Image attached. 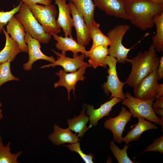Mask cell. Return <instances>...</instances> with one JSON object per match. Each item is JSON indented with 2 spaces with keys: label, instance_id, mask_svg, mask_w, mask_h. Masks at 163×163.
Here are the masks:
<instances>
[{
  "label": "cell",
  "instance_id": "27",
  "mask_svg": "<svg viewBox=\"0 0 163 163\" xmlns=\"http://www.w3.org/2000/svg\"><path fill=\"white\" fill-rule=\"evenodd\" d=\"M11 144V142H9L5 146L3 143L2 138L0 136V163H20L17 160L22 152L20 151L16 153H11L10 147Z\"/></svg>",
  "mask_w": 163,
  "mask_h": 163
},
{
  "label": "cell",
  "instance_id": "8",
  "mask_svg": "<svg viewBox=\"0 0 163 163\" xmlns=\"http://www.w3.org/2000/svg\"><path fill=\"white\" fill-rule=\"evenodd\" d=\"M132 114L124 106L121 108V110L117 116L107 119L104 123V127L110 130L112 133L113 140L120 144L123 141L122 134L125 131V127L130 121Z\"/></svg>",
  "mask_w": 163,
  "mask_h": 163
},
{
  "label": "cell",
  "instance_id": "38",
  "mask_svg": "<svg viewBox=\"0 0 163 163\" xmlns=\"http://www.w3.org/2000/svg\"><path fill=\"white\" fill-rule=\"evenodd\" d=\"M151 2L160 4H163V0H147Z\"/></svg>",
  "mask_w": 163,
  "mask_h": 163
},
{
  "label": "cell",
  "instance_id": "13",
  "mask_svg": "<svg viewBox=\"0 0 163 163\" xmlns=\"http://www.w3.org/2000/svg\"><path fill=\"white\" fill-rule=\"evenodd\" d=\"M126 0H93L95 6L108 15L128 20L126 10Z\"/></svg>",
  "mask_w": 163,
  "mask_h": 163
},
{
  "label": "cell",
  "instance_id": "18",
  "mask_svg": "<svg viewBox=\"0 0 163 163\" xmlns=\"http://www.w3.org/2000/svg\"><path fill=\"white\" fill-rule=\"evenodd\" d=\"M6 31L17 42L22 51L28 52V46L25 41L26 32L22 24L13 16L8 22Z\"/></svg>",
  "mask_w": 163,
  "mask_h": 163
},
{
  "label": "cell",
  "instance_id": "7",
  "mask_svg": "<svg viewBox=\"0 0 163 163\" xmlns=\"http://www.w3.org/2000/svg\"><path fill=\"white\" fill-rule=\"evenodd\" d=\"M117 62L115 57L110 55L106 57L105 63L109 67L107 71L108 75L107 81L103 85L102 88L107 95L111 93L110 98L115 97L123 100L125 99V96L123 92V87L126 83L121 82L118 78L116 70Z\"/></svg>",
  "mask_w": 163,
  "mask_h": 163
},
{
  "label": "cell",
  "instance_id": "12",
  "mask_svg": "<svg viewBox=\"0 0 163 163\" xmlns=\"http://www.w3.org/2000/svg\"><path fill=\"white\" fill-rule=\"evenodd\" d=\"M24 40L28 46L29 59L27 62L23 65V68L24 70L27 71L31 70L33 64L38 60H45L51 63L55 61V59L53 56H48L42 52L40 42L33 38L29 33L26 32Z\"/></svg>",
  "mask_w": 163,
  "mask_h": 163
},
{
  "label": "cell",
  "instance_id": "6",
  "mask_svg": "<svg viewBox=\"0 0 163 163\" xmlns=\"http://www.w3.org/2000/svg\"><path fill=\"white\" fill-rule=\"evenodd\" d=\"M130 28L129 25L121 24L116 25L107 34L110 43L108 49L110 56L116 58L117 62L124 63L127 59V55L131 48H127L122 43L123 38Z\"/></svg>",
  "mask_w": 163,
  "mask_h": 163
},
{
  "label": "cell",
  "instance_id": "36",
  "mask_svg": "<svg viewBox=\"0 0 163 163\" xmlns=\"http://www.w3.org/2000/svg\"><path fill=\"white\" fill-rule=\"evenodd\" d=\"M157 94L155 99L163 95V84H158L157 88Z\"/></svg>",
  "mask_w": 163,
  "mask_h": 163
},
{
  "label": "cell",
  "instance_id": "20",
  "mask_svg": "<svg viewBox=\"0 0 163 163\" xmlns=\"http://www.w3.org/2000/svg\"><path fill=\"white\" fill-rule=\"evenodd\" d=\"M53 129L48 138L55 145H59L66 143H74L77 142L80 140L76 134L72 133L68 128L62 129L54 124Z\"/></svg>",
  "mask_w": 163,
  "mask_h": 163
},
{
  "label": "cell",
  "instance_id": "4",
  "mask_svg": "<svg viewBox=\"0 0 163 163\" xmlns=\"http://www.w3.org/2000/svg\"><path fill=\"white\" fill-rule=\"evenodd\" d=\"M14 16L23 25L25 32L29 33L33 38L43 44L50 42L51 35L45 32L26 4H22L19 11Z\"/></svg>",
  "mask_w": 163,
  "mask_h": 163
},
{
  "label": "cell",
  "instance_id": "21",
  "mask_svg": "<svg viewBox=\"0 0 163 163\" xmlns=\"http://www.w3.org/2000/svg\"><path fill=\"white\" fill-rule=\"evenodd\" d=\"M2 31L6 42L4 47L0 51V64L7 61H13L18 54L22 52L17 42L9 36L3 28Z\"/></svg>",
  "mask_w": 163,
  "mask_h": 163
},
{
  "label": "cell",
  "instance_id": "30",
  "mask_svg": "<svg viewBox=\"0 0 163 163\" xmlns=\"http://www.w3.org/2000/svg\"><path fill=\"white\" fill-rule=\"evenodd\" d=\"M23 3L21 1L17 6L9 11H0V34L3 31V27L8 24L11 18L19 11Z\"/></svg>",
  "mask_w": 163,
  "mask_h": 163
},
{
  "label": "cell",
  "instance_id": "23",
  "mask_svg": "<svg viewBox=\"0 0 163 163\" xmlns=\"http://www.w3.org/2000/svg\"><path fill=\"white\" fill-rule=\"evenodd\" d=\"M76 9L83 17L85 23L88 27L94 20L96 7L92 0H69Z\"/></svg>",
  "mask_w": 163,
  "mask_h": 163
},
{
  "label": "cell",
  "instance_id": "1",
  "mask_svg": "<svg viewBox=\"0 0 163 163\" xmlns=\"http://www.w3.org/2000/svg\"><path fill=\"white\" fill-rule=\"evenodd\" d=\"M126 10L131 23L145 31L154 25L153 17L163 13V4L147 0H126Z\"/></svg>",
  "mask_w": 163,
  "mask_h": 163
},
{
  "label": "cell",
  "instance_id": "16",
  "mask_svg": "<svg viewBox=\"0 0 163 163\" xmlns=\"http://www.w3.org/2000/svg\"><path fill=\"white\" fill-rule=\"evenodd\" d=\"M51 34L56 41V47L58 50L62 51V55L65 56L67 51H70L73 53V57L76 56L79 52L85 54L86 57H88V51L86 50L85 46L80 45L73 38L63 37L56 34Z\"/></svg>",
  "mask_w": 163,
  "mask_h": 163
},
{
  "label": "cell",
  "instance_id": "5",
  "mask_svg": "<svg viewBox=\"0 0 163 163\" xmlns=\"http://www.w3.org/2000/svg\"><path fill=\"white\" fill-rule=\"evenodd\" d=\"M29 8L46 33L57 34L61 32V27L56 20L57 11L54 5L51 4L46 5L36 4Z\"/></svg>",
  "mask_w": 163,
  "mask_h": 163
},
{
  "label": "cell",
  "instance_id": "35",
  "mask_svg": "<svg viewBox=\"0 0 163 163\" xmlns=\"http://www.w3.org/2000/svg\"><path fill=\"white\" fill-rule=\"evenodd\" d=\"M156 99L155 101L152 103V107L163 108V96H161Z\"/></svg>",
  "mask_w": 163,
  "mask_h": 163
},
{
  "label": "cell",
  "instance_id": "28",
  "mask_svg": "<svg viewBox=\"0 0 163 163\" xmlns=\"http://www.w3.org/2000/svg\"><path fill=\"white\" fill-rule=\"evenodd\" d=\"M129 145L126 144L124 148L120 149L116 145L114 140L110 141V148L115 157L119 163H133L128 156L127 150Z\"/></svg>",
  "mask_w": 163,
  "mask_h": 163
},
{
  "label": "cell",
  "instance_id": "24",
  "mask_svg": "<svg viewBox=\"0 0 163 163\" xmlns=\"http://www.w3.org/2000/svg\"><path fill=\"white\" fill-rule=\"evenodd\" d=\"M85 107L83 108L78 116H75L72 119L67 120L68 128L75 133H78V136L81 138L88 129L92 127L91 125L88 127L86 126L89 119L88 114L85 113Z\"/></svg>",
  "mask_w": 163,
  "mask_h": 163
},
{
  "label": "cell",
  "instance_id": "9",
  "mask_svg": "<svg viewBox=\"0 0 163 163\" xmlns=\"http://www.w3.org/2000/svg\"><path fill=\"white\" fill-rule=\"evenodd\" d=\"M159 80L156 69L142 79L133 87L135 97L142 100L155 98Z\"/></svg>",
  "mask_w": 163,
  "mask_h": 163
},
{
  "label": "cell",
  "instance_id": "14",
  "mask_svg": "<svg viewBox=\"0 0 163 163\" xmlns=\"http://www.w3.org/2000/svg\"><path fill=\"white\" fill-rule=\"evenodd\" d=\"M69 3L74 26L76 31L77 42L80 45L85 46L89 44L91 39L89 27L83 16L78 11L72 3L70 2Z\"/></svg>",
  "mask_w": 163,
  "mask_h": 163
},
{
  "label": "cell",
  "instance_id": "17",
  "mask_svg": "<svg viewBox=\"0 0 163 163\" xmlns=\"http://www.w3.org/2000/svg\"><path fill=\"white\" fill-rule=\"evenodd\" d=\"M122 101L121 99L113 97L110 100L101 104L100 107L97 109H95L93 105H87V114L89 116L90 125L96 126L98 121L104 117L108 115L113 107Z\"/></svg>",
  "mask_w": 163,
  "mask_h": 163
},
{
  "label": "cell",
  "instance_id": "29",
  "mask_svg": "<svg viewBox=\"0 0 163 163\" xmlns=\"http://www.w3.org/2000/svg\"><path fill=\"white\" fill-rule=\"evenodd\" d=\"M11 62L8 61L0 64V87L3 84L8 81L19 80V78L14 76L11 72Z\"/></svg>",
  "mask_w": 163,
  "mask_h": 163
},
{
  "label": "cell",
  "instance_id": "10",
  "mask_svg": "<svg viewBox=\"0 0 163 163\" xmlns=\"http://www.w3.org/2000/svg\"><path fill=\"white\" fill-rule=\"evenodd\" d=\"M52 51L57 56V59L53 62L45 65L40 67V68H49L50 67L54 68L57 66L62 67L64 70L66 72H72L76 71L80 68L85 66L91 68V66L84 60L86 57L85 54L82 53L80 55H78L73 58L66 57L54 50Z\"/></svg>",
  "mask_w": 163,
  "mask_h": 163
},
{
  "label": "cell",
  "instance_id": "26",
  "mask_svg": "<svg viewBox=\"0 0 163 163\" xmlns=\"http://www.w3.org/2000/svg\"><path fill=\"white\" fill-rule=\"evenodd\" d=\"M100 24L94 20L91 23L88 27L93 44L91 48L103 45L109 46L110 43V39L104 35L99 29Z\"/></svg>",
  "mask_w": 163,
  "mask_h": 163
},
{
  "label": "cell",
  "instance_id": "3",
  "mask_svg": "<svg viewBox=\"0 0 163 163\" xmlns=\"http://www.w3.org/2000/svg\"><path fill=\"white\" fill-rule=\"evenodd\" d=\"M124 94L125 99L122 100V104L129 109V112L132 114V116L133 117H142L149 121L161 125L163 131V122L155 113L153 110L152 104L155 98L142 100L133 97L129 92Z\"/></svg>",
  "mask_w": 163,
  "mask_h": 163
},
{
  "label": "cell",
  "instance_id": "2",
  "mask_svg": "<svg viewBox=\"0 0 163 163\" xmlns=\"http://www.w3.org/2000/svg\"><path fill=\"white\" fill-rule=\"evenodd\" d=\"M160 58L152 44L148 50L139 51L132 59H127L126 62L131 63L132 68L126 83L131 87L135 86L142 79L157 69Z\"/></svg>",
  "mask_w": 163,
  "mask_h": 163
},
{
  "label": "cell",
  "instance_id": "34",
  "mask_svg": "<svg viewBox=\"0 0 163 163\" xmlns=\"http://www.w3.org/2000/svg\"><path fill=\"white\" fill-rule=\"evenodd\" d=\"M159 80L163 77V56L162 55L160 58L159 63L157 69Z\"/></svg>",
  "mask_w": 163,
  "mask_h": 163
},
{
  "label": "cell",
  "instance_id": "22",
  "mask_svg": "<svg viewBox=\"0 0 163 163\" xmlns=\"http://www.w3.org/2000/svg\"><path fill=\"white\" fill-rule=\"evenodd\" d=\"M108 46L101 45L93 48L88 51L89 63L95 69L98 66L107 68L105 60L109 54Z\"/></svg>",
  "mask_w": 163,
  "mask_h": 163
},
{
  "label": "cell",
  "instance_id": "39",
  "mask_svg": "<svg viewBox=\"0 0 163 163\" xmlns=\"http://www.w3.org/2000/svg\"><path fill=\"white\" fill-rule=\"evenodd\" d=\"M2 106V104L1 102H0V108ZM2 110L0 109V119H2V118L3 115L2 113Z\"/></svg>",
  "mask_w": 163,
  "mask_h": 163
},
{
  "label": "cell",
  "instance_id": "15",
  "mask_svg": "<svg viewBox=\"0 0 163 163\" xmlns=\"http://www.w3.org/2000/svg\"><path fill=\"white\" fill-rule=\"evenodd\" d=\"M59 9L57 22L62 29L65 37L73 38L72 31L74 26L73 21L70 16L71 9L69 3L67 4L66 0H55Z\"/></svg>",
  "mask_w": 163,
  "mask_h": 163
},
{
  "label": "cell",
  "instance_id": "25",
  "mask_svg": "<svg viewBox=\"0 0 163 163\" xmlns=\"http://www.w3.org/2000/svg\"><path fill=\"white\" fill-rule=\"evenodd\" d=\"M153 22L156 26V34L152 37V44L156 51H163V13L154 16Z\"/></svg>",
  "mask_w": 163,
  "mask_h": 163
},
{
  "label": "cell",
  "instance_id": "19",
  "mask_svg": "<svg viewBox=\"0 0 163 163\" xmlns=\"http://www.w3.org/2000/svg\"><path fill=\"white\" fill-rule=\"evenodd\" d=\"M137 124L131 126L132 129L129 131L123 138V141L127 144L129 142L139 140L142 134L144 132L151 129H157V127L151 122L146 120L143 117H138Z\"/></svg>",
  "mask_w": 163,
  "mask_h": 163
},
{
  "label": "cell",
  "instance_id": "31",
  "mask_svg": "<svg viewBox=\"0 0 163 163\" xmlns=\"http://www.w3.org/2000/svg\"><path fill=\"white\" fill-rule=\"evenodd\" d=\"M69 148L71 151H74L78 153L82 159L86 163H93L94 155L91 153L88 155L85 154L80 149V142L68 144L65 146Z\"/></svg>",
  "mask_w": 163,
  "mask_h": 163
},
{
  "label": "cell",
  "instance_id": "37",
  "mask_svg": "<svg viewBox=\"0 0 163 163\" xmlns=\"http://www.w3.org/2000/svg\"><path fill=\"white\" fill-rule=\"evenodd\" d=\"M155 113L160 117L161 120L163 122V108L159 107L153 108Z\"/></svg>",
  "mask_w": 163,
  "mask_h": 163
},
{
  "label": "cell",
  "instance_id": "32",
  "mask_svg": "<svg viewBox=\"0 0 163 163\" xmlns=\"http://www.w3.org/2000/svg\"><path fill=\"white\" fill-rule=\"evenodd\" d=\"M149 151L157 152L163 154V135L154 140L140 154Z\"/></svg>",
  "mask_w": 163,
  "mask_h": 163
},
{
  "label": "cell",
  "instance_id": "11",
  "mask_svg": "<svg viewBox=\"0 0 163 163\" xmlns=\"http://www.w3.org/2000/svg\"><path fill=\"white\" fill-rule=\"evenodd\" d=\"M87 67L83 66L79 69L76 71L67 73L64 70L60 69L55 74L58 76L59 78V81L54 84V87L56 88L59 86H63L66 88L68 92V99H70V93L72 89L73 93L75 97V85L78 81H83L86 78L84 76Z\"/></svg>",
  "mask_w": 163,
  "mask_h": 163
},
{
  "label": "cell",
  "instance_id": "33",
  "mask_svg": "<svg viewBox=\"0 0 163 163\" xmlns=\"http://www.w3.org/2000/svg\"><path fill=\"white\" fill-rule=\"evenodd\" d=\"M27 5L29 7L31 6L40 4L43 5H48L51 3V0H20Z\"/></svg>",
  "mask_w": 163,
  "mask_h": 163
}]
</instances>
